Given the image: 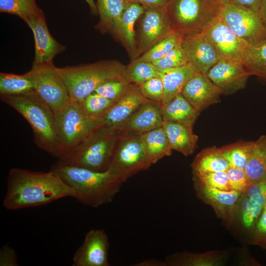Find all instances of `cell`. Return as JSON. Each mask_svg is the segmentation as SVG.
Returning a JSON list of instances; mask_svg holds the SVG:
<instances>
[{"label": "cell", "mask_w": 266, "mask_h": 266, "mask_svg": "<svg viewBox=\"0 0 266 266\" xmlns=\"http://www.w3.org/2000/svg\"><path fill=\"white\" fill-rule=\"evenodd\" d=\"M33 90V84L25 73H0V96L22 95Z\"/></svg>", "instance_id": "f546056e"}, {"label": "cell", "mask_w": 266, "mask_h": 266, "mask_svg": "<svg viewBox=\"0 0 266 266\" xmlns=\"http://www.w3.org/2000/svg\"><path fill=\"white\" fill-rule=\"evenodd\" d=\"M150 100L141 93L139 85L132 83L125 94L95 122V128L115 130L140 106Z\"/></svg>", "instance_id": "9a60e30c"}, {"label": "cell", "mask_w": 266, "mask_h": 266, "mask_svg": "<svg viewBox=\"0 0 266 266\" xmlns=\"http://www.w3.org/2000/svg\"><path fill=\"white\" fill-rule=\"evenodd\" d=\"M181 45L188 63L197 73L206 74L220 60L214 46L202 33L183 35Z\"/></svg>", "instance_id": "4fadbf2b"}, {"label": "cell", "mask_w": 266, "mask_h": 266, "mask_svg": "<svg viewBox=\"0 0 266 266\" xmlns=\"http://www.w3.org/2000/svg\"><path fill=\"white\" fill-rule=\"evenodd\" d=\"M140 136L147 157L152 165L171 154L172 149L162 126L142 133Z\"/></svg>", "instance_id": "d4e9b609"}, {"label": "cell", "mask_w": 266, "mask_h": 266, "mask_svg": "<svg viewBox=\"0 0 266 266\" xmlns=\"http://www.w3.org/2000/svg\"><path fill=\"white\" fill-rule=\"evenodd\" d=\"M259 14L266 27V0H262Z\"/></svg>", "instance_id": "681fc988"}, {"label": "cell", "mask_w": 266, "mask_h": 266, "mask_svg": "<svg viewBox=\"0 0 266 266\" xmlns=\"http://www.w3.org/2000/svg\"><path fill=\"white\" fill-rule=\"evenodd\" d=\"M25 73L35 92L50 106L56 116L70 101L66 85L53 62L32 66Z\"/></svg>", "instance_id": "52a82bcc"}, {"label": "cell", "mask_w": 266, "mask_h": 266, "mask_svg": "<svg viewBox=\"0 0 266 266\" xmlns=\"http://www.w3.org/2000/svg\"><path fill=\"white\" fill-rule=\"evenodd\" d=\"M256 232L260 238L266 239V204L257 222Z\"/></svg>", "instance_id": "bcb514c9"}, {"label": "cell", "mask_w": 266, "mask_h": 266, "mask_svg": "<svg viewBox=\"0 0 266 266\" xmlns=\"http://www.w3.org/2000/svg\"><path fill=\"white\" fill-rule=\"evenodd\" d=\"M152 63L160 68L167 69L184 66L188 62L180 43L164 57Z\"/></svg>", "instance_id": "74e56055"}, {"label": "cell", "mask_w": 266, "mask_h": 266, "mask_svg": "<svg viewBox=\"0 0 266 266\" xmlns=\"http://www.w3.org/2000/svg\"><path fill=\"white\" fill-rule=\"evenodd\" d=\"M161 103L149 100L143 103L115 130L124 134H141L162 126Z\"/></svg>", "instance_id": "d6986e66"}, {"label": "cell", "mask_w": 266, "mask_h": 266, "mask_svg": "<svg viewBox=\"0 0 266 266\" xmlns=\"http://www.w3.org/2000/svg\"><path fill=\"white\" fill-rule=\"evenodd\" d=\"M244 171L250 184L266 181V134L254 141Z\"/></svg>", "instance_id": "484cf974"}, {"label": "cell", "mask_w": 266, "mask_h": 266, "mask_svg": "<svg viewBox=\"0 0 266 266\" xmlns=\"http://www.w3.org/2000/svg\"><path fill=\"white\" fill-rule=\"evenodd\" d=\"M204 186L221 190L230 191L227 171L196 174Z\"/></svg>", "instance_id": "ab89813d"}, {"label": "cell", "mask_w": 266, "mask_h": 266, "mask_svg": "<svg viewBox=\"0 0 266 266\" xmlns=\"http://www.w3.org/2000/svg\"><path fill=\"white\" fill-rule=\"evenodd\" d=\"M120 134L108 170L124 183L152 165L147 157L140 134Z\"/></svg>", "instance_id": "9c48e42d"}, {"label": "cell", "mask_w": 266, "mask_h": 266, "mask_svg": "<svg viewBox=\"0 0 266 266\" xmlns=\"http://www.w3.org/2000/svg\"><path fill=\"white\" fill-rule=\"evenodd\" d=\"M51 170L73 190V198L94 208L112 201L123 183L109 170L96 171L61 161Z\"/></svg>", "instance_id": "7a4b0ae2"}, {"label": "cell", "mask_w": 266, "mask_h": 266, "mask_svg": "<svg viewBox=\"0 0 266 266\" xmlns=\"http://www.w3.org/2000/svg\"><path fill=\"white\" fill-rule=\"evenodd\" d=\"M262 0H229V3L249 9L259 13Z\"/></svg>", "instance_id": "f6af8a7d"}, {"label": "cell", "mask_w": 266, "mask_h": 266, "mask_svg": "<svg viewBox=\"0 0 266 266\" xmlns=\"http://www.w3.org/2000/svg\"><path fill=\"white\" fill-rule=\"evenodd\" d=\"M141 94L147 99L162 103L164 96V85L162 78H151L139 85Z\"/></svg>", "instance_id": "f35d334b"}, {"label": "cell", "mask_w": 266, "mask_h": 266, "mask_svg": "<svg viewBox=\"0 0 266 266\" xmlns=\"http://www.w3.org/2000/svg\"><path fill=\"white\" fill-rule=\"evenodd\" d=\"M221 6L214 0H168L165 8L173 30L183 35L201 33Z\"/></svg>", "instance_id": "8992f818"}, {"label": "cell", "mask_w": 266, "mask_h": 266, "mask_svg": "<svg viewBox=\"0 0 266 266\" xmlns=\"http://www.w3.org/2000/svg\"><path fill=\"white\" fill-rule=\"evenodd\" d=\"M254 142H240L221 148L230 166L245 169L252 152Z\"/></svg>", "instance_id": "836d02e7"}, {"label": "cell", "mask_w": 266, "mask_h": 266, "mask_svg": "<svg viewBox=\"0 0 266 266\" xmlns=\"http://www.w3.org/2000/svg\"><path fill=\"white\" fill-rule=\"evenodd\" d=\"M202 193L212 204L222 211L232 208L241 194L235 191L221 190L206 186L203 187Z\"/></svg>", "instance_id": "e575fe53"}, {"label": "cell", "mask_w": 266, "mask_h": 266, "mask_svg": "<svg viewBox=\"0 0 266 266\" xmlns=\"http://www.w3.org/2000/svg\"><path fill=\"white\" fill-rule=\"evenodd\" d=\"M206 74L226 94L243 89L250 75L242 63L227 59H220Z\"/></svg>", "instance_id": "e0dca14e"}, {"label": "cell", "mask_w": 266, "mask_h": 266, "mask_svg": "<svg viewBox=\"0 0 266 266\" xmlns=\"http://www.w3.org/2000/svg\"><path fill=\"white\" fill-rule=\"evenodd\" d=\"M133 2L139 3L144 7H165L166 0H131Z\"/></svg>", "instance_id": "7dc6e473"}, {"label": "cell", "mask_w": 266, "mask_h": 266, "mask_svg": "<svg viewBox=\"0 0 266 266\" xmlns=\"http://www.w3.org/2000/svg\"><path fill=\"white\" fill-rule=\"evenodd\" d=\"M0 12L16 15L25 22L33 16L44 14L36 0H0Z\"/></svg>", "instance_id": "4dcf8cb0"}, {"label": "cell", "mask_w": 266, "mask_h": 266, "mask_svg": "<svg viewBox=\"0 0 266 266\" xmlns=\"http://www.w3.org/2000/svg\"><path fill=\"white\" fill-rule=\"evenodd\" d=\"M166 0L167 1L168 0Z\"/></svg>", "instance_id": "f5cc1de1"}, {"label": "cell", "mask_w": 266, "mask_h": 266, "mask_svg": "<svg viewBox=\"0 0 266 266\" xmlns=\"http://www.w3.org/2000/svg\"><path fill=\"white\" fill-rule=\"evenodd\" d=\"M132 1L131 0H97L96 4L99 20L95 26L96 29L102 34L110 33Z\"/></svg>", "instance_id": "cb8c5ba5"}, {"label": "cell", "mask_w": 266, "mask_h": 266, "mask_svg": "<svg viewBox=\"0 0 266 266\" xmlns=\"http://www.w3.org/2000/svg\"><path fill=\"white\" fill-rule=\"evenodd\" d=\"M109 240L103 229H91L74 254L72 266H109Z\"/></svg>", "instance_id": "5bb4252c"}, {"label": "cell", "mask_w": 266, "mask_h": 266, "mask_svg": "<svg viewBox=\"0 0 266 266\" xmlns=\"http://www.w3.org/2000/svg\"><path fill=\"white\" fill-rule=\"evenodd\" d=\"M144 10L145 7L143 5L132 1L109 33L124 46L132 61L138 57L135 26Z\"/></svg>", "instance_id": "ffe728a7"}, {"label": "cell", "mask_w": 266, "mask_h": 266, "mask_svg": "<svg viewBox=\"0 0 266 266\" xmlns=\"http://www.w3.org/2000/svg\"><path fill=\"white\" fill-rule=\"evenodd\" d=\"M172 150L185 156L195 151L198 137L194 133L191 126L172 121H164L162 125Z\"/></svg>", "instance_id": "44dd1931"}, {"label": "cell", "mask_w": 266, "mask_h": 266, "mask_svg": "<svg viewBox=\"0 0 266 266\" xmlns=\"http://www.w3.org/2000/svg\"><path fill=\"white\" fill-rule=\"evenodd\" d=\"M25 23L32 31L34 40L32 66L53 62L54 58L66 50V46L56 40L50 34L44 14L33 16Z\"/></svg>", "instance_id": "2e32d148"}, {"label": "cell", "mask_w": 266, "mask_h": 266, "mask_svg": "<svg viewBox=\"0 0 266 266\" xmlns=\"http://www.w3.org/2000/svg\"><path fill=\"white\" fill-rule=\"evenodd\" d=\"M218 16L249 45L266 38V27L259 13L230 3L222 5Z\"/></svg>", "instance_id": "30bf717a"}, {"label": "cell", "mask_w": 266, "mask_h": 266, "mask_svg": "<svg viewBox=\"0 0 266 266\" xmlns=\"http://www.w3.org/2000/svg\"><path fill=\"white\" fill-rule=\"evenodd\" d=\"M161 112L164 121H172L193 127L200 111L180 94L168 103L161 105Z\"/></svg>", "instance_id": "603a6c76"}, {"label": "cell", "mask_w": 266, "mask_h": 266, "mask_svg": "<svg viewBox=\"0 0 266 266\" xmlns=\"http://www.w3.org/2000/svg\"><path fill=\"white\" fill-rule=\"evenodd\" d=\"M263 207L253 200L247 197L241 202L242 222L247 228H251L261 215Z\"/></svg>", "instance_id": "60d3db41"}, {"label": "cell", "mask_w": 266, "mask_h": 266, "mask_svg": "<svg viewBox=\"0 0 266 266\" xmlns=\"http://www.w3.org/2000/svg\"><path fill=\"white\" fill-rule=\"evenodd\" d=\"M162 69V79L164 91L161 105L168 103L181 94L187 82L196 74L199 73L188 63L178 67Z\"/></svg>", "instance_id": "7402d4cb"}, {"label": "cell", "mask_w": 266, "mask_h": 266, "mask_svg": "<svg viewBox=\"0 0 266 266\" xmlns=\"http://www.w3.org/2000/svg\"><path fill=\"white\" fill-rule=\"evenodd\" d=\"M245 193L264 208L266 204V181L250 184Z\"/></svg>", "instance_id": "7bdbcfd3"}, {"label": "cell", "mask_w": 266, "mask_h": 266, "mask_svg": "<svg viewBox=\"0 0 266 266\" xmlns=\"http://www.w3.org/2000/svg\"><path fill=\"white\" fill-rule=\"evenodd\" d=\"M230 165L221 148L211 147L200 152L192 164L196 174L221 171H227Z\"/></svg>", "instance_id": "4316f807"}, {"label": "cell", "mask_w": 266, "mask_h": 266, "mask_svg": "<svg viewBox=\"0 0 266 266\" xmlns=\"http://www.w3.org/2000/svg\"><path fill=\"white\" fill-rule=\"evenodd\" d=\"M132 84L124 76L104 82L94 92L117 102L125 94Z\"/></svg>", "instance_id": "d590c367"}, {"label": "cell", "mask_w": 266, "mask_h": 266, "mask_svg": "<svg viewBox=\"0 0 266 266\" xmlns=\"http://www.w3.org/2000/svg\"><path fill=\"white\" fill-rule=\"evenodd\" d=\"M120 135V133L114 129L96 128L66 160L59 161L94 171H106Z\"/></svg>", "instance_id": "5b68a950"}, {"label": "cell", "mask_w": 266, "mask_h": 266, "mask_svg": "<svg viewBox=\"0 0 266 266\" xmlns=\"http://www.w3.org/2000/svg\"><path fill=\"white\" fill-rule=\"evenodd\" d=\"M86 2L88 4L91 13L93 15H97L98 10L96 6V3L94 2V0H85Z\"/></svg>", "instance_id": "f907efd6"}, {"label": "cell", "mask_w": 266, "mask_h": 266, "mask_svg": "<svg viewBox=\"0 0 266 266\" xmlns=\"http://www.w3.org/2000/svg\"><path fill=\"white\" fill-rule=\"evenodd\" d=\"M136 266H166L165 262H163L159 260H149L143 261Z\"/></svg>", "instance_id": "c3c4849f"}, {"label": "cell", "mask_w": 266, "mask_h": 266, "mask_svg": "<svg viewBox=\"0 0 266 266\" xmlns=\"http://www.w3.org/2000/svg\"><path fill=\"white\" fill-rule=\"evenodd\" d=\"M201 33L214 46L220 59L242 63L249 45L237 36L218 15Z\"/></svg>", "instance_id": "7c38bea8"}, {"label": "cell", "mask_w": 266, "mask_h": 266, "mask_svg": "<svg viewBox=\"0 0 266 266\" xmlns=\"http://www.w3.org/2000/svg\"><path fill=\"white\" fill-rule=\"evenodd\" d=\"M138 21L136 38L138 57L174 31L165 7H145Z\"/></svg>", "instance_id": "8fae6325"}, {"label": "cell", "mask_w": 266, "mask_h": 266, "mask_svg": "<svg viewBox=\"0 0 266 266\" xmlns=\"http://www.w3.org/2000/svg\"><path fill=\"white\" fill-rule=\"evenodd\" d=\"M242 63L250 75L257 76L266 82V38L248 46Z\"/></svg>", "instance_id": "83f0119b"}, {"label": "cell", "mask_w": 266, "mask_h": 266, "mask_svg": "<svg viewBox=\"0 0 266 266\" xmlns=\"http://www.w3.org/2000/svg\"><path fill=\"white\" fill-rule=\"evenodd\" d=\"M73 196V190L52 170L41 172L14 167L8 174L2 204L7 210H15Z\"/></svg>", "instance_id": "6da1fadb"}, {"label": "cell", "mask_w": 266, "mask_h": 266, "mask_svg": "<svg viewBox=\"0 0 266 266\" xmlns=\"http://www.w3.org/2000/svg\"><path fill=\"white\" fill-rule=\"evenodd\" d=\"M165 263L166 266H211L218 265L220 262L216 257L212 255L186 253L175 256L174 259L168 258Z\"/></svg>", "instance_id": "8d00e7d4"}, {"label": "cell", "mask_w": 266, "mask_h": 266, "mask_svg": "<svg viewBox=\"0 0 266 266\" xmlns=\"http://www.w3.org/2000/svg\"><path fill=\"white\" fill-rule=\"evenodd\" d=\"M116 101L109 100L93 92L80 102L82 111L86 117L95 124Z\"/></svg>", "instance_id": "d6a6232c"}, {"label": "cell", "mask_w": 266, "mask_h": 266, "mask_svg": "<svg viewBox=\"0 0 266 266\" xmlns=\"http://www.w3.org/2000/svg\"><path fill=\"white\" fill-rule=\"evenodd\" d=\"M181 94L195 108L201 111L219 102L223 92L207 74L197 73L187 82Z\"/></svg>", "instance_id": "ac0fdd59"}, {"label": "cell", "mask_w": 266, "mask_h": 266, "mask_svg": "<svg viewBox=\"0 0 266 266\" xmlns=\"http://www.w3.org/2000/svg\"><path fill=\"white\" fill-rule=\"evenodd\" d=\"M227 173L231 190L245 193L250 183L244 170L230 166Z\"/></svg>", "instance_id": "b9f144b4"}, {"label": "cell", "mask_w": 266, "mask_h": 266, "mask_svg": "<svg viewBox=\"0 0 266 266\" xmlns=\"http://www.w3.org/2000/svg\"><path fill=\"white\" fill-rule=\"evenodd\" d=\"M0 266H18L16 252L8 244L3 245L0 249Z\"/></svg>", "instance_id": "ee69618b"}, {"label": "cell", "mask_w": 266, "mask_h": 266, "mask_svg": "<svg viewBox=\"0 0 266 266\" xmlns=\"http://www.w3.org/2000/svg\"><path fill=\"white\" fill-rule=\"evenodd\" d=\"M127 66L115 60L58 67L70 100L80 102L100 85L124 76Z\"/></svg>", "instance_id": "277c9868"}, {"label": "cell", "mask_w": 266, "mask_h": 266, "mask_svg": "<svg viewBox=\"0 0 266 266\" xmlns=\"http://www.w3.org/2000/svg\"><path fill=\"white\" fill-rule=\"evenodd\" d=\"M163 69L152 63L132 60L127 66L124 76L132 83L139 85L155 77L162 78Z\"/></svg>", "instance_id": "f1b7e54d"}, {"label": "cell", "mask_w": 266, "mask_h": 266, "mask_svg": "<svg viewBox=\"0 0 266 266\" xmlns=\"http://www.w3.org/2000/svg\"><path fill=\"white\" fill-rule=\"evenodd\" d=\"M183 35L173 31L149 50L133 60L153 63L158 61L181 43Z\"/></svg>", "instance_id": "1f68e13d"}, {"label": "cell", "mask_w": 266, "mask_h": 266, "mask_svg": "<svg viewBox=\"0 0 266 266\" xmlns=\"http://www.w3.org/2000/svg\"><path fill=\"white\" fill-rule=\"evenodd\" d=\"M220 5H224L229 3V0H214Z\"/></svg>", "instance_id": "816d5d0a"}, {"label": "cell", "mask_w": 266, "mask_h": 266, "mask_svg": "<svg viewBox=\"0 0 266 266\" xmlns=\"http://www.w3.org/2000/svg\"><path fill=\"white\" fill-rule=\"evenodd\" d=\"M62 156L66 160L77 146L95 128V124L83 113L79 102L70 100L56 115Z\"/></svg>", "instance_id": "ba28073f"}, {"label": "cell", "mask_w": 266, "mask_h": 266, "mask_svg": "<svg viewBox=\"0 0 266 266\" xmlns=\"http://www.w3.org/2000/svg\"><path fill=\"white\" fill-rule=\"evenodd\" d=\"M0 97L1 101L17 111L28 122L38 148L61 159L56 116L35 91L18 95H1Z\"/></svg>", "instance_id": "3957f363"}]
</instances>
